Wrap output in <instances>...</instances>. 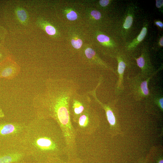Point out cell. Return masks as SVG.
<instances>
[{"instance_id":"1","label":"cell","mask_w":163,"mask_h":163,"mask_svg":"<svg viewBox=\"0 0 163 163\" xmlns=\"http://www.w3.org/2000/svg\"><path fill=\"white\" fill-rule=\"evenodd\" d=\"M162 68L161 67L147 78H143L140 74L131 77H127V81L130 91L134 98L137 101H140L147 98L149 95L150 90L148 83L150 80Z\"/></svg>"},{"instance_id":"2","label":"cell","mask_w":163,"mask_h":163,"mask_svg":"<svg viewBox=\"0 0 163 163\" xmlns=\"http://www.w3.org/2000/svg\"><path fill=\"white\" fill-rule=\"evenodd\" d=\"M137 64L140 69L141 75L145 78H147L155 72L151 61L149 52L146 48H143L139 57L134 58Z\"/></svg>"},{"instance_id":"3","label":"cell","mask_w":163,"mask_h":163,"mask_svg":"<svg viewBox=\"0 0 163 163\" xmlns=\"http://www.w3.org/2000/svg\"><path fill=\"white\" fill-rule=\"evenodd\" d=\"M118 62L117 72L118 80L115 88V93L117 95L122 93L124 90V75L127 63L124 56L120 54L117 53L115 56Z\"/></svg>"},{"instance_id":"4","label":"cell","mask_w":163,"mask_h":163,"mask_svg":"<svg viewBox=\"0 0 163 163\" xmlns=\"http://www.w3.org/2000/svg\"><path fill=\"white\" fill-rule=\"evenodd\" d=\"M24 157V155L23 154L13 153L9 147H0V163L20 162Z\"/></svg>"},{"instance_id":"5","label":"cell","mask_w":163,"mask_h":163,"mask_svg":"<svg viewBox=\"0 0 163 163\" xmlns=\"http://www.w3.org/2000/svg\"><path fill=\"white\" fill-rule=\"evenodd\" d=\"M57 117L62 125L69 126V115L67 109L64 105L59 104L56 107Z\"/></svg>"},{"instance_id":"6","label":"cell","mask_w":163,"mask_h":163,"mask_svg":"<svg viewBox=\"0 0 163 163\" xmlns=\"http://www.w3.org/2000/svg\"><path fill=\"white\" fill-rule=\"evenodd\" d=\"M35 147L42 150L52 149L53 146L52 141L50 139L44 137H37L34 141Z\"/></svg>"},{"instance_id":"7","label":"cell","mask_w":163,"mask_h":163,"mask_svg":"<svg viewBox=\"0 0 163 163\" xmlns=\"http://www.w3.org/2000/svg\"><path fill=\"white\" fill-rule=\"evenodd\" d=\"M147 31V25L145 24L140 34L136 38L129 43L126 47L128 50H131L135 47L144 39L146 35Z\"/></svg>"},{"instance_id":"8","label":"cell","mask_w":163,"mask_h":163,"mask_svg":"<svg viewBox=\"0 0 163 163\" xmlns=\"http://www.w3.org/2000/svg\"><path fill=\"white\" fill-rule=\"evenodd\" d=\"M16 17L18 21L24 25L27 24L29 18L27 11L21 7H18L15 10Z\"/></svg>"},{"instance_id":"9","label":"cell","mask_w":163,"mask_h":163,"mask_svg":"<svg viewBox=\"0 0 163 163\" xmlns=\"http://www.w3.org/2000/svg\"><path fill=\"white\" fill-rule=\"evenodd\" d=\"M36 24L38 26L43 29L46 33L50 36H54L56 33L55 28L53 26L46 24L40 18H37Z\"/></svg>"},{"instance_id":"10","label":"cell","mask_w":163,"mask_h":163,"mask_svg":"<svg viewBox=\"0 0 163 163\" xmlns=\"http://www.w3.org/2000/svg\"><path fill=\"white\" fill-rule=\"evenodd\" d=\"M104 107L106 112V114L108 121L111 126H114L116 123V118L113 113L108 106H107L101 104Z\"/></svg>"},{"instance_id":"11","label":"cell","mask_w":163,"mask_h":163,"mask_svg":"<svg viewBox=\"0 0 163 163\" xmlns=\"http://www.w3.org/2000/svg\"><path fill=\"white\" fill-rule=\"evenodd\" d=\"M97 39L100 42L106 44V45L113 46V44L110 40L109 37L106 35L99 34L97 36Z\"/></svg>"},{"instance_id":"12","label":"cell","mask_w":163,"mask_h":163,"mask_svg":"<svg viewBox=\"0 0 163 163\" xmlns=\"http://www.w3.org/2000/svg\"><path fill=\"white\" fill-rule=\"evenodd\" d=\"M133 21V18L132 14H128L126 16L123 25V27L125 29H128L132 26Z\"/></svg>"},{"instance_id":"13","label":"cell","mask_w":163,"mask_h":163,"mask_svg":"<svg viewBox=\"0 0 163 163\" xmlns=\"http://www.w3.org/2000/svg\"><path fill=\"white\" fill-rule=\"evenodd\" d=\"M7 52L5 49L2 47H0V64L7 60Z\"/></svg>"},{"instance_id":"14","label":"cell","mask_w":163,"mask_h":163,"mask_svg":"<svg viewBox=\"0 0 163 163\" xmlns=\"http://www.w3.org/2000/svg\"><path fill=\"white\" fill-rule=\"evenodd\" d=\"M71 43L74 48L76 49H78L82 46V40L79 39L76 40L72 39L71 40Z\"/></svg>"},{"instance_id":"15","label":"cell","mask_w":163,"mask_h":163,"mask_svg":"<svg viewBox=\"0 0 163 163\" xmlns=\"http://www.w3.org/2000/svg\"><path fill=\"white\" fill-rule=\"evenodd\" d=\"M85 53L86 57L89 59H91L95 55V51L92 49L88 48L85 51Z\"/></svg>"},{"instance_id":"16","label":"cell","mask_w":163,"mask_h":163,"mask_svg":"<svg viewBox=\"0 0 163 163\" xmlns=\"http://www.w3.org/2000/svg\"><path fill=\"white\" fill-rule=\"evenodd\" d=\"M6 35V30L2 26H0V47L2 46L4 39Z\"/></svg>"},{"instance_id":"17","label":"cell","mask_w":163,"mask_h":163,"mask_svg":"<svg viewBox=\"0 0 163 163\" xmlns=\"http://www.w3.org/2000/svg\"><path fill=\"white\" fill-rule=\"evenodd\" d=\"M84 109V107L80 104L76 103L75 104L74 112L77 114L82 113Z\"/></svg>"},{"instance_id":"18","label":"cell","mask_w":163,"mask_h":163,"mask_svg":"<svg viewBox=\"0 0 163 163\" xmlns=\"http://www.w3.org/2000/svg\"><path fill=\"white\" fill-rule=\"evenodd\" d=\"M66 17L70 21H74L77 18V15L74 11H72L66 14Z\"/></svg>"},{"instance_id":"19","label":"cell","mask_w":163,"mask_h":163,"mask_svg":"<svg viewBox=\"0 0 163 163\" xmlns=\"http://www.w3.org/2000/svg\"><path fill=\"white\" fill-rule=\"evenodd\" d=\"M87 116L83 115L81 116L79 119V123L82 126H84L86 125L87 123Z\"/></svg>"},{"instance_id":"20","label":"cell","mask_w":163,"mask_h":163,"mask_svg":"<svg viewBox=\"0 0 163 163\" xmlns=\"http://www.w3.org/2000/svg\"><path fill=\"white\" fill-rule=\"evenodd\" d=\"M91 14L96 20L100 19L101 17V13L97 10H94L92 11L91 12Z\"/></svg>"},{"instance_id":"21","label":"cell","mask_w":163,"mask_h":163,"mask_svg":"<svg viewBox=\"0 0 163 163\" xmlns=\"http://www.w3.org/2000/svg\"><path fill=\"white\" fill-rule=\"evenodd\" d=\"M156 6L158 8H161L163 5V1L162 0H156Z\"/></svg>"},{"instance_id":"22","label":"cell","mask_w":163,"mask_h":163,"mask_svg":"<svg viewBox=\"0 0 163 163\" xmlns=\"http://www.w3.org/2000/svg\"><path fill=\"white\" fill-rule=\"evenodd\" d=\"M109 3L108 0H101L99 1L100 4L103 7L107 6Z\"/></svg>"},{"instance_id":"23","label":"cell","mask_w":163,"mask_h":163,"mask_svg":"<svg viewBox=\"0 0 163 163\" xmlns=\"http://www.w3.org/2000/svg\"><path fill=\"white\" fill-rule=\"evenodd\" d=\"M155 23L156 25L160 27L161 28H163V24L160 21H155Z\"/></svg>"},{"instance_id":"24","label":"cell","mask_w":163,"mask_h":163,"mask_svg":"<svg viewBox=\"0 0 163 163\" xmlns=\"http://www.w3.org/2000/svg\"><path fill=\"white\" fill-rule=\"evenodd\" d=\"M159 43L160 46H163V38L162 36L159 40Z\"/></svg>"},{"instance_id":"25","label":"cell","mask_w":163,"mask_h":163,"mask_svg":"<svg viewBox=\"0 0 163 163\" xmlns=\"http://www.w3.org/2000/svg\"><path fill=\"white\" fill-rule=\"evenodd\" d=\"M4 117V114L2 110L0 109V117L2 118Z\"/></svg>"},{"instance_id":"26","label":"cell","mask_w":163,"mask_h":163,"mask_svg":"<svg viewBox=\"0 0 163 163\" xmlns=\"http://www.w3.org/2000/svg\"><path fill=\"white\" fill-rule=\"evenodd\" d=\"M158 163H163V159H161L159 160Z\"/></svg>"},{"instance_id":"27","label":"cell","mask_w":163,"mask_h":163,"mask_svg":"<svg viewBox=\"0 0 163 163\" xmlns=\"http://www.w3.org/2000/svg\"><path fill=\"white\" fill-rule=\"evenodd\" d=\"M21 163V162H18V163Z\"/></svg>"},{"instance_id":"28","label":"cell","mask_w":163,"mask_h":163,"mask_svg":"<svg viewBox=\"0 0 163 163\" xmlns=\"http://www.w3.org/2000/svg\"><path fill=\"white\" fill-rule=\"evenodd\" d=\"M48 162H49V161H48ZM49 162V163H50ZM51 163H52V162H51Z\"/></svg>"}]
</instances>
